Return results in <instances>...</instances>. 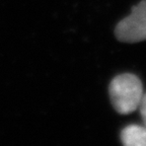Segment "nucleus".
<instances>
[{"label":"nucleus","instance_id":"f257e3e1","mask_svg":"<svg viewBox=\"0 0 146 146\" xmlns=\"http://www.w3.org/2000/svg\"><path fill=\"white\" fill-rule=\"evenodd\" d=\"M109 92L115 110L120 114L127 115L138 109L143 96V87L136 75L125 73L111 81Z\"/></svg>","mask_w":146,"mask_h":146},{"label":"nucleus","instance_id":"f03ea898","mask_svg":"<svg viewBox=\"0 0 146 146\" xmlns=\"http://www.w3.org/2000/svg\"><path fill=\"white\" fill-rule=\"evenodd\" d=\"M115 35L124 43H137L146 40V0L132 8V12L117 25Z\"/></svg>","mask_w":146,"mask_h":146},{"label":"nucleus","instance_id":"7ed1b4c3","mask_svg":"<svg viewBox=\"0 0 146 146\" xmlns=\"http://www.w3.org/2000/svg\"><path fill=\"white\" fill-rule=\"evenodd\" d=\"M121 140L126 146H146V127L127 126L121 132Z\"/></svg>","mask_w":146,"mask_h":146},{"label":"nucleus","instance_id":"20e7f679","mask_svg":"<svg viewBox=\"0 0 146 146\" xmlns=\"http://www.w3.org/2000/svg\"><path fill=\"white\" fill-rule=\"evenodd\" d=\"M138 108H139V110H140V114H141L144 126L146 127V94H143L141 100H140L139 107Z\"/></svg>","mask_w":146,"mask_h":146}]
</instances>
